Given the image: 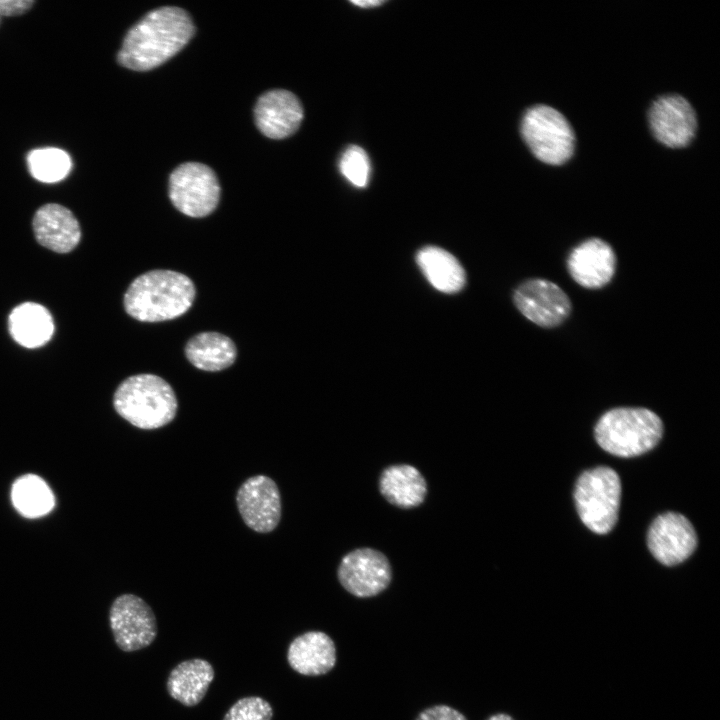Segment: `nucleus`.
<instances>
[{
    "label": "nucleus",
    "instance_id": "nucleus-1",
    "mask_svg": "<svg viewBox=\"0 0 720 720\" xmlns=\"http://www.w3.org/2000/svg\"><path fill=\"white\" fill-rule=\"evenodd\" d=\"M194 32V24L183 9L173 6L154 9L127 32L118 62L136 71L154 69L177 54Z\"/></svg>",
    "mask_w": 720,
    "mask_h": 720
},
{
    "label": "nucleus",
    "instance_id": "nucleus-2",
    "mask_svg": "<svg viewBox=\"0 0 720 720\" xmlns=\"http://www.w3.org/2000/svg\"><path fill=\"white\" fill-rule=\"evenodd\" d=\"M196 289L192 280L177 271L151 270L139 275L125 292L126 313L141 322H161L186 313Z\"/></svg>",
    "mask_w": 720,
    "mask_h": 720
},
{
    "label": "nucleus",
    "instance_id": "nucleus-3",
    "mask_svg": "<svg viewBox=\"0 0 720 720\" xmlns=\"http://www.w3.org/2000/svg\"><path fill=\"white\" fill-rule=\"evenodd\" d=\"M116 412L133 426L153 430L169 424L177 413V398L171 385L154 374L125 379L115 390Z\"/></svg>",
    "mask_w": 720,
    "mask_h": 720
},
{
    "label": "nucleus",
    "instance_id": "nucleus-4",
    "mask_svg": "<svg viewBox=\"0 0 720 720\" xmlns=\"http://www.w3.org/2000/svg\"><path fill=\"white\" fill-rule=\"evenodd\" d=\"M663 431V422L653 411L642 407H619L599 418L594 436L606 452L619 457H634L654 448Z\"/></svg>",
    "mask_w": 720,
    "mask_h": 720
},
{
    "label": "nucleus",
    "instance_id": "nucleus-5",
    "mask_svg": "<svg viewBox=\"0 0 720 720\" xmlns=\"http://www.w3.org/2000/svg\"><path fill=\"white\" fill-rule=\"evenodd\" d=\"M621 498V482L615 470L598 466L578 478L574 499L584 525L596 534H607L615 526Z\"/></svg>",
    "mask_w": 720,
    "mask_h": 720
},
{
    "label": "nucleus",
    "instance_id": "nucleus-6",
    "mask_svg": "<svg viewBox=\"0 0 720 720\" xmlns=\"http://www.w3.org/2000/svg\"><path fill=\"white\" fill-rule=\"evenodd\" d=\"M521 133L534 156L550 165H561L574 153L575 136L568 120L556 109L536 105L522 118Z\"/></svg>",
    "mask_w": 720,
    "mask_h": 720
},
{
    "label": "nucleus",
    "instance_id": "nucleus-7",
    "mask_svg": "<svg viewBox=\"0 0 720 720\" xmlns=\"http://www.w3.org/2000/svg\"><path fill=\"white\" fill-rule=\"evenodd\" d=\"M169 197L181 213L195 218L205 217L215 210L219 202V182L210 167L187 162L171 173Z\"/></svg>",
    "mask_w": 720,
    "mask_h": 720
},
{
    "label": "nucleus",
    "instance_id": "nucleus-8",
    "mask_svg": "<svg viewBox=\"0 0 720 720\" xmlns=\"http://www.w3.org/2000/svg\"><path fill=\"white\" fill-rule=\"evenodd\" d=\"M109 623L116 645L125 652L145 648L157 636V622L152 608L134 594H122L113 601Z\"/></svg>",
    "mask_w": 720,
    "mask_h": 720
},
{
    "label": "nucleus",
    "instance_id": "nucleus-9",
    "mask_svg": "<svg viewBox=\"0 0 720 720\" xmlns=\"http://www.w3.org/2000/svg\"><path fill=\"white\" fill-rule=\"evenodd\" d=\"M513 300L523 316L544 328L560 325L571 312L568 295L546 279L534 278L523 282L514 291Z\"/></svg>",
    "mask_w": 720,
    "mask_h": 720
},
{
    "label": "nucleus",
    "instance_id": "nucleus-10",
    "mask_svg": "<svg viewBox=\"0 0 720 720\" xmlns=\"http://www.w3.org/2000/svg\"><path fill=\"white\" fill-rule=\"evenodd\" d=\"M392 571L387 557L372 548H359L345 555L338 568L341 585L352 595L366 598L384 591Z\"/></svg>",
    "mask_w": 720,
    "mask_h": 720
},
{
    "label": "nucleus",
    "instance_id": "nucleus-11",
    "mask_svg": "<svg viewBox=\"0 0 720 720\" xmlns=\"http://www.w3.org/2000/svg\"><path fill=\"white\" fill-rule=\"evenodd\" d=\"M236 503L244 523L256 532L269 533L280 522V491L266 475L246 479L237 490Z\"/></svg>",
    "mask_w": 720,
    "mask_h": 720
},
{
    "label": "nucleus",
    "instance_id": "nucleus-12",
    "mask_svg": "<svg viewBox=\"0 0 720 720\" xmlns=\"http://www.w3.org/2000/svg\"><path fill=\"white\" fill-rule=\"evenodd\" d=\"M647 545L652 555L666 566L685 561L697 547V535L691 522L682 514H660L650 525Z\"/></svg>",
    "mask_w": 720,
    "mask_h": 720
},
{
    "label": "nucleus",
    "instance_id": "nucleus-13",
    "mask_svg": "<svg viewBox=\"0 0 720 720\" xmlns=\"http://www.w3.org/2000/svg\"><path fill=\"white\" fill-rule=\"evenodd\" d=\"M649 123L656 139L671 148L687 146L697 128L694 109L679 95H666L655 100L649 110Z\"/></svg>",
    "mask_w": 720,
    "mask_h": 720
},
{
    "label": "nucleus",
    "instance_id": "nucleus-14",
    "mask_svg": "<svg viewBox=\"0 0 720 720\" xmlns=\"http://www.w3.org/2000/svg\"><path fill=\"white\" fill-rule=\"evenodd\" d=\"M567 268L580 286L598 289L607 285L614 276L616 255L613 248L600 238H590L572 249Z\"/></svg>",
    "mask_w": 720,
    "mask_h": 720
},
{
    "label": "nucleus",
    "instance_id": "nucleus-15",
    "mask_svg": "<svg viewBox=\"0 0 720 720\" xmlns=\"http://www.w3.org/2000/svg\"><path fill=\"white\" fill-rule=\"evenodd\" d=\"M254 115L258 129L265 136L283 139L299 128L303 119V108L293 93L275 89L259 97Z\"/></svg>",
    "mask_w": 720,
    "mask_h": 720
},
{
    "label": "nucleus",
    "instance_id": "nucleus-16",
    "mask_svg": "<svg viewBox=\"0 0 720 720\" xmlns=\"http://www.w3.org/2000/svg\"><path fill=\"white\" fill-rule=\"evenodd\" d=\"M32 226L37 242L57 253L72 251L81 239L78 220L68 208L56 203L41 206Z\"/></svg>",
    "mask_w": 720,
    "mask_h": 720
},
{
    "label": "nucleus",
    "instance_id": "nucleus-17",
    "mask_svg": "<svg viewBox=\"0 0 720 720\" xmlns=\"http://www.w3.org/2000/svg\"><path fill=\"white\" fill-rule=\"evenodd\" d=\"M287 660L290 667L302 675H323L336 664L335 644L324 632L308 631L290 643Z\"/></svg>",
    "mask_w": 720,
    "mask_h": 720
},
{
    "label": "nucleus",
    "instance_id": "nucleus-18",
    "mask_svg": "<svg viewBox=\"0 0 720 720\" xmlns=\"http://www.w3.org/2000/svg\"><path fill=\"white\" fill-rule=\"evenodd\" d=\"M12 338L21 346L34 349L45 345L53 336L54 322L46 307L34 302L16 306L8 317Z\"/></svg>",
    "mask_w": 720,
    "mask_h": 720
},
{
    "label": "nucleus",
    "instance_id": "nucleus-19",
    "mask_svg": "<svg viewBox=\"0 0 720 720\" xmlns=\"http://www.w3.org/2000/svg\"><path fill=\"white\" fill-rule=\"evenodd\" d=\"M214 678L212 665L200 658L189 659L175 666L167 679L169 695L185 706H195L204 698Z\"/></svg>",
    "mask_w": 720,
    "mask_h": 720
},
{
    "label": "nucleus",
    "instance_id": "nucleus-20",
    "mask_svg": "<svg viewBox=\"0 0 720 720\" xmlns=\"http://www.w3.org/2000/svg\"><path fill=\"white\" fill-rule=\"evenodd\" d=\"M379 489L389 503L408 509L419 506L424 501L427 484L414 466L397 464L382 472Z\"/></svg>",
    "mask_w": 720,
    "mask_h": 720
},
{
    "label": "nucleus",
    "instance_id": "nucleus-21",
    "mask_svg": "<svg viewBox=\"0 0 720 720\" xmlns=\"http://www.w3.org/2000/svg\"><path fill=\"white\" fill-rule=\"evenodd\" d=\"M185 355L196 368L215 372L230 367L237 356L234 342L218 332H201L188 340Z\"/></svg>",
    "mask_w": 720,
    "mask_h": 720
},
{
    "label": "nucleus",
    "instance_id": "nucleus-22",
    "mask_svg": "<svg viewBox=\"0 0 720 720\" xmlns=\"http://www.w3.org/2000/svg\"><path fill=\"white\" fill-rule=\"evenodd\" d=\"M417 263L430 284L443 293H455L465 284V271L448 251L436 246L422 248Z\"/></svg>",
    "mask_w": 720,
    "mask_h": 720
},
{
    "label": "nucleus",
    "instance_id": "nucleus-23",
    "mask_svg": "<svg viewBox=\"0 0 720 720\" xmlns=\"http://www.w3.org/2000/svg\"><path fill=\"white\" fill-rule=\"evenodd\" d=\"M11 500L16 510L26 518H39L55 506L54 495L47 483L37 475L26 474L12 485Z\"/></svg>",
    "mask_w": 720,
    "mask_h": 720
},
{
    "label": "nucleus",
    "instance_id": "nucleus-24",
    "mask_svg": "<svg viewBox=\"0 0 720 720\" xmlns=\"http://www.w3.org/2000/svg\"><path fill=\"white\" fill-rule=\"evenodd\" d=\"M27 165L31 175L38 181L55 183L69 174L72 162L65 151L48 147L30 151Z\"/></svg>",
    "mask_w": 720,
    "mask_h": 720
},
{
    "label": "nucleus",
    "instance_id": "nucleus-25",
    "mask_svg": "<svg viewBox=\"0 0 720 720\" xmlns=\"http://www.w3.org/2000/svg\"><path fill=\"white\" fill-rule=\"evenodd\" d=\"M342 175L354 186L365 187L369 182L370 162L366 152L359 146H350L339 162Z\"/></svg>",
    "mask_w": 720,
    "mask_h": 720
},
{
    "label": "nucleus",
    "instance_id": "nucleus-26",
    "mask_svg": "<svg viewBox=\"0 0 720 720\" xmlns=\"http://www.w3.org/2000/svg\"><path fill=\"white\" fill-rule=\"evenodd\" d=\"M273 709L268 701L258 696L236 701L223 720H272Z\"/></svg>",
    "mask_w": 720,
    "mask_h": 720
},
{
    "label": "nucleus",
    "instance_id": "nucleus-27",
    "mask_svg": "<svg viewBox=\"0 0 720 720\" xmlns=\"http://www.w3.org/2000/svg\"><path fill=\"white\" fill-rule=\"evenodd\" d=\"M416 720H467L458 710L447 705H436L422 711Z\"/></svg>",
    "mask_w": 720,
    "mask_h": 720
},
{
    "label": "nucleus",
    "instance_id": "nucleus-28",
    "mask_svg": "<svg viewBox=\"0 0 720 720\" xmlns=\"http://www.w3.org/2000/svg\"><path fill=\"white\" fill-rule=\"evenodd\" d=\"M33 3L31 0H0V15H21L28 11Z\"/></svg>",
    "mask_w": 720,
    "mask_h": 720
},
{
    "label": "nucleus",
    "instance_id": "nucleus-29",
    "mask_svg": "<svg viewBox=\"0 0 720 720\" xmlns=\"http://www.w3.org/2000/svg\"><path fill=\"white\" fill-rule=\"evenodd\" d=\"M353 3H354L355 5H358V6L362 7V8H367V7H373V6L381 5V4H383L384 2L381 1V0H365V1H353Z\"/></svg>",
    "mask_w": 720,
    "mask_h": 720
},
{
    "label": "nucleus",
    "instance_id": "nucleus-30",
    "mask_svg": "<svg viewBox=\"0 0 720 720\" xmlns=\"http://www.w3.org/2000/svg\"><path fill=\"white\" fill-rule=\"evenodd\" d=\"M488 720H513V719L511 716H509L507 714L499 713V714L492 715Z\"/></svg>",
    "mask_w": 720,
    "mask_h": 720
}]
</instances>
